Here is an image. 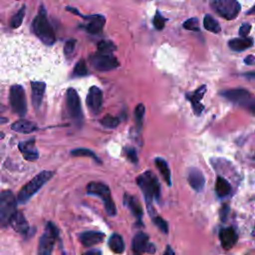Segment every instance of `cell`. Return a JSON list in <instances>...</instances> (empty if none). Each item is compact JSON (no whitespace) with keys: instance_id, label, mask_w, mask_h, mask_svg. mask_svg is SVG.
Segmentation results:
<instances>
[{"instance_id":"6da1fadb","label":"cell","mask_w":255,"mask_h":255,"mask_svg":"<svg viewBox=\"0 0 255 255\" xmlns=\"http://www.w3.org/2000/svg\"><path fill=\"white\" fill-rule=\"evenodd\" d=\"M136 183L143 193L150 216L154 215L152 202L154 200H158L160 197V184L157 177L153 172L146 170L137 176Z\"/></svg>"},{"instance_id":"7a4b0ae2","label":"cell","mask_w":255,"mask_h":255,"mask_svg":"<svg viewBox=\"0 0 255 255\" xmlns=\"http://www.w3.org/2000/svg\"><path fill=\"white\" fill-rule=\"evenodd\" d=\"M32 29L34 34L46 45H53L56 41V36L54 29L49 22L47 15H46V10L43 5L40 6L39 12L37 16L34 18L33 24H32Z\"/></svg>"},{"instance_id":"3957f363","label":"cell","mask_w":255,"mask_h":255,"mask_svg":"<svg viewBox=\"0 0 255 255\" xmlns=\"http://www.w3.org/2000/svg\"><path fill=\"white\" fill-rule=\"evenodd\" d=\"M54 175V171L51 170H43L35 175L28 183H26L18 193L17 202L20 204L26 203L37 191Z\"/></svg>"},{"instance_id":"277c9868","label":"cell","mask_w":255,"mask_h":255,"mask_svg":"<svg viewBox=\"0 0 255 255\" xmlns=\"http://www.w3.org/2000/svg\"><path fill=\"white\" fill-rule=\"evenodd\" d=\"M17 199L11 190L0 192V229L11 224L17 213Z\"/></svg>"},{"instance_id":"5b68a950","label":"cell","mask_w":255,"mask_h":255,"mask_svg":"<svg viewBox=\"0 0 255 255\" xmlns=\"http://www.w3.org/2000/svg\"><path fill=\"white\" fill-rule=\"evenodd\" d=\"M225 99L232 104L244 108L251 114L255 115V97L245 89H231L221 93Z\"/></svg>"},{"instance_id":"8992f818","label":"cell","mask_w":255,"mask_h":255,"mask_svg":"<svg viewBox=\"0 0 255 255\" xmlns=\"http://www.w3.org/2000/svg\"><path fill=\"white\" fill-rule=\"evenodd\" d=\"M87 193L100 197L103 200L106 211L110 216H115L117 214L116 204L112 198L111 190L107 184L103 182L92 181L87 185Z\"/></svg>"},{"instance_id":"52a82bcc","label":"cell","mask_w":255,"mask_h":255,"mask_svg":"<svg viewBox=\"0 0 255 255\" xmlns=\"http://www.w3.org/2000/svg\"><path fill=\"white\" fill-rule=\"evenodd\" d=\"M58 235L59 231L56 225L51 221L47 222L45 230L39 240L37 255H51Z\"/></svg>"},{"instance_id":"ba28073f","label":"cell","mask_w":255,"mask_h":255,"mask_svg":"<svg viewBox=\"0 0 255 255\" xmlns=\"http://www.w3.org/2000/svg\"><path fill=\"white\" fill-rule=\"evenodd\" d=\"M212 9L222 18L233 20L240 12V4L237 0H212Z\"/></svg>"},{"instance_id":"9c48e42d","label":"cell","mask_w":255,"mask_h":255,"mask_svg":"<svg viewBox=\"0 0 255 255\" xmlns=\"http://www.w3.org/2000/svg\"><path fill=\"white\" fill-rule=\"evenodd\" d=\"M91 65L100 72H108L119 67L120 63L113 54L97 52L90 56Z\"/></svg>"},{"instance_id":"30bf717a","label":"cell","mask_w":255,"mask_h":255,"mask_svg":"<svg viewBox=\"0 0 255 255\" xmlns=\"http://www.w3.org/2000/svg\"><path fill=\"white\" fill-rule=\"evenodd\" d=\"M9 99L13 112L20 116H24L27 112V101L25 91L21 85L15 84L10 88Z\"/></svg>"},{"instance_id":"8fae6325","label":"cell","mask_w":255,"mask_h":255,"mask_svg":"<svg viewBox=\"0 0 255 255\" xmlns=\"http://www.w3.org/2000/svg\"><path fill=\"white\" fill-rule=\"evenodd\" d=\"M66 103H67V109L70 114V116L77 122H82L83 114H82V108H81V101L80 97L77 93V91L73 88H69L67 90L66 94Z\"/></svg>"},{"instance_id":"7c38bea8","label":"cell","mask_w":255,"mask_h":255,"mask_svg":"<svg viewBox=\"0 0 255 255\" xmlns=\"http://www.w3.org/2000/svg\"><path fill=\"white\" fill-rule=\"evenodd\" d=\"M131 248L133 255H143L146 252L153 253L155 251V246L149 242L148 236L143 232H137L134 235Z\"/></svg>"},{"instance_id":"4fadbf2b","label":"cell","mask_w":255,"mask_h":255,"mask_svg":"<svg viewBox=\"0 0 255 255\" xmlns=\"http://www.w3.org/2000/svg\"><path fill=\"white\" fill-rule=\"evenodd\" d=\"M86 103L89 111L93 115H98L101 112L103 106V93L101 89L96 86L91 87L87 96Z\"/></svg>"},{"instance_id":"5bb4252c","label":"cell","mask_w":255,"mask_h":255,"mask_svg":"<svg viewBox=\"0 0 255 255\" xmlns=\"http://www.w3.org/2000/svg\"><path fill=\"white\" fill-rule=\"evenodd\" d=\"M205 92H206V86H200L197 90L193 91L192 93H187L185 96L186 99L191 104L194 114L197 116H199L204 110V106L201 104L200 101L203 98Z\"/></svg>"},{"instance_id":"9a60e30c","label":"cell","mask_w":255,"mask_h":255,"mask_svg":"<svg viewBox=\"0 0 255 255\" xmlns=\"http://www.w3.org/2000/svg\"><path fill=\"white\" fill-rule=\"evenodd\" d=\"M87 19V24L85 25V29L88 33L96 35L102 32L104 25L106 23V19L102 15H90V16H83Z\"/></svg>"},{"instance_id":"2e32d148","label":"cell","mask_w":255,"mask_h":255,"mask_svg":"<svg viewBox=\"0 0 255 255\" xmlns=\"http://www.w3.org/2000/svg\"><path fill=\"white\" fill-rule=\"evenodd\" d=\"M187 180L189 185L197 192L201 191L204 188V183H205L204 175L201 172V170L196 167H191L188 169Z\"/></svg>"},{"instance_id":"e0dca14e","label":"cell","mask_w":255,"mask_h":255,"mask_svg":"<svg viewBox=\"0 0 255 255\" xmlns=\"http://www.w3.org/2000/svg\"><path fill=\"white\" fill-rule=\"evenodd\" d=\"M19 150L21 151L23 157L29 161H34L38 159L39 152L35 145V139L31 138L26 141H22L19 143Z\"/></svg>"},{"instance_id":"ac0fdd59","label":"cell","mask_w":255,"mask_h":255,"mask_svg":"<svg viewBox=\"0 0 255 255\" xmlns=\"http://www.w3.org/2000/svg\"><path fill=\"white\" fill-rule=\"evenodd\" d=\"M219 239H220L221 246L224 249H230L237 242L238 236H237L236 231L232 227H226V228H222L220 230Z\"/></svg>"},{"instance_id":"d6986e66","label":"cell","mask_w":255,"mask_h":255,"mask_svg":"<svg viewBox=\"0 0 255 255\" xmlns=\"http://www.w3.org/2000/svg\"><path fill=\"white\" fill-rule=\"evenodd\" d=\"M105 234L100 231H85L79 235V240L86 247H91L103 242Z\"/></svg>"},{"instance_id":"ffe728a7","label":"cell","mask_w":255,"mask_h":255,"mask_svg":"<svg viewBox=\"0 0 255 255\" xmlns=\"http://www.w3.org/2000/svg\"><path fill=\"white\" fill-rule=\"evenodd\" d=\"M46 90V84L40 81H34L31 84V98L33 106L38 109L42 103Z\"/></svg>"},{"instance_id":"44dd1931","label":"cell","mask_w":255,"mask_h":255,"mask_svg":"<svg viewBox=\"0 0 255 255\" xmlns=\"http://www.w3.org/2000/svg\"><path fill=\"white\" fill-rule=\"evenodd\" d=\"M124 203L131 211L133 216L138 221H141V218H142V208H141L140 203L138 202L137 198L135 196L129 195L128 193H125V195H124Z\"/></svg>"},{"instance_id":"7402d4cb","label":"cell","mask_w":255,"mask_h":255,"mask_svg":"<svg viewBox=\"0 0 255 255\" xmlns=\"http://www.w3.org/2000/svg\"><path fill=\"white\" fill-rule=\"evenodd\" d=\"M10 225L12 226V228H13L16 232H18V233H20V234H22V235H26V234L29 232V224H28V221L26 220V218H25V216L23 215V213L20 212V211H17V213H16V215L14 216L13 220L11 221V224H10Z\"/></svg>"},{"instance_id":"603a6c76","label":"cell","mask_w":255,"mask_h":255,"mask_svg":"<svg viewBox=\"0 0 255 255\" xmlns=\"http://www.w3.org/2000/svg\"><path fill=\"white\" fill-rule=\"evenodd\" d=\"M11 128L17 132L21 133H30L37 129V127L34 123L26 120H18L14 122L11 126Z\"/></svg>"},{"instance_id":"cb8c5ba5","label":"cell","mask_w":255,"mask_h":255,"mask_svg":"<svg viewBox=\"0 0 255 255\" xmlns=\"http://www.w3.org/2000/svg\"><path fill=\"white\" fill-rule=\"evenodd\" d=\"M228 45L230 49L239 52L250 48L253 45V40L250 38H235L230 40Z\"/></svg>"},{"instance_id":"d4e9b609","label":"cell","mask_w":255,"mask_h":255,"mask_svg":"<svg viewBox=\"0 0 255 255\" xmlns=\"http://www.w3.org/2000/svg\"><path fill=\"white\" fill-rule=\"evenodd\" d=\"M231 191V185L230 183L223 178L222 176H217L216 182H215V192L218 197H225L227 196Z\"/></svg>"},{"instance_id":"484cf974","label":"cell","mask_w":255,"mask_h":255,"mask_svg":"<svg viewBox=\"0 0 255 255\" xmlns=\"http://www.w3.org/2000/svg\"><path fill=\"white\" fill-rule=\"evenodd\" d=\"M109 247L116 254H122L125 251V242L120 234H113L109 239Z\"/></svg>"},{"instance_id":"4316f807","label":"cell","mask_w":255,"mask_h":255,"mask_svg":"<svg viewBox=\"0 0 255 255\" xmlns=\"http://www.w3.org/2000/svg\"><path fill=\"white\" fill-rule=\"evenodd\" d=\"M154 163L158 168L160 174L162 175L163 179L167 183V185H171V175H170V170L167 165V162L161 157H156L154 159Z\"/></svg>"},{"instance_id":"83f0119b","label":"cell","mask_w":255,"mask_h":255,"mask_svg":"<svg viewBox=\"0 0 255 255\" xmlns=\"http://www.w3.org/2000/svg\"><path fill=\"white\" fill-rule=\"evenodd\" d=\"M203 25H204V28L209 32H212V33L220 32V25L211 15H205L203 19Z\"/></svg>"},{"instance_id":"f1b7e54d","label":"cell","mask_w":255,"mask_h":255,"mask_svg":"<svg viewBox=\"0 0 255 255\" xmlns=\"http://www.w3.org/2000/svg\"><path fill=\"white\" fill-rule=\"evenodd\" d=\"M71 154L73 156H89V157H92L94 160H96L98 162H101V160L96 155V153L94 151H92L91 149H88V148L80 147V148L73 149V150H71Z\"/></svg>"},{"instance_id":"f546056e","label":"cell","mask_w":255,"mask_h":255,"mask_svg":"<svg viewBox=\"0 0 255 255\" xmlns=\"http://www.w3.org/2000/svg\"><path fill=\"white\" fill-rule=\"evenodd\" d=\"M117 49V47L114 45L111 41H101L98 44V52L100 53H106V54H113V52Z\"/></svg>"},{"instance_id":"4dcf8cb0","label":"cell","mask_w":255,"mask_h":255,"mask_svg":"<svg viewBox=\"0 0 255 255\" xmlns=\"http://www.w3.org/2000/svg\"><path fill=\"white\" fill-rule=\"evenodd\" d=\"M24 16H25V6H23L21 9H19L18 12L12 17V19L10 21V26L12 28H18L19 26H21Z\"/></svg>"},{"instance_id":"1f68e13d","label":"cell","mask_w":255,"mask_h":255,"mask_svg":"<svg viewBox=\"0 0 255 255\" xmlns=\"http://www.w3.org/2000/svg\"><path fill=\"white\" fill-rule=\"evenodd\" d=\"M100 122H101L102 126H104L107 128H115L120 124V120L111 115H107Z\"/></svg>"},{"instance_id":"d6a6232c","label":"cell","mask_w":255,"mask_h":255,"mask_svg":"<svg viewBox=\"0 0 255 255\" xmlns=\"http://www.w3.org/2000/svg\"><path fill=\"white\" fill-rule=\"evenodd\" d=\"M143 116H144V106L142 104H139L135 107V110H134V120H135L137 129L141 128Z\"/></svg>"},{"instance_id":"836d02e7","label":"cell","mask_w":255,"mask_h":255,"mask_svg":"<svg viewBox=\"0 0 255 255\" xmlns=\"http://www.w3.org/2000/svg\"><path fill=\"white\" fill-rule=\"evenodd\" d=\"M74 75L76 76H86L88 74V70H87V65H86V62L85 60H80L75 68H74V72H73Z\"/></svg>"},{"instance_id":"e575fe53","label":"cell","mask_w":255,"mask_h":255,"mask_svg":"<svg viewBox=\"0 0 255 255\" xmlns=\"http://www.w3.org/2000/svg\"><path fill=\"white\" fill-rule=\"evenodd\" d=\"M151 218H152V221H153L154 225H156L162 232H164V233H167V232H168V225H167V222H166L163 218H161L160 216H157V215H155V214L152 215Z\"/></svg>"},{"instance_id":"d590c367","label":"cell","mask_w":255,"mask_h":255,"mask_svg":"<svg viewBox=\"0 0 255 255\" xmlns=\"http://www.w3.org/2000/svg\"><path fill=\"white\" fill-rule=\"evenodd\" d=\"M183 27L191 31H199V24L197 18H190L183 23Z\"/></svg>"},{"instance_id":"8d00e7d4","label":"cell","mask_w":255,"mask_h":255,"mask_svg":"<svg viewBox=\"0 0 255 255\" xmlns=\"http://www.w3.org/2000/svg\"><path fill=\"white\" fill-rule=\"evenodd\" d=\"M165 18H163L161 16V14L156 11L155 13V16H154V19H153V26L155 27V29L157 30H162L164 28V25H165Z\"/></svg>"},{"instance_id":"74e56055","label":"cell","mask_w":255,"mask_h":255,"mask_svg":"<svg viewBox=\"0 0 255 255\" xmlns=\"http://www.w3.org/2000/svg\"><path fill=\"white\" fill-rule=\"evenodd\" d=\"M76 43H77V41L75 39H70L65 43V45H64V54L66 56H70L74 52L75 47H76Z\"/></svg>"},{"instance_id":"f35d334b","label":"cell","mask_w":255,"mask_h":255,"mask_svg":"<svg viewBox=\"0 0 255 255\" xmlns=\"http://www.w3.org/2000/svg\"><path fill=\"white\" fill-rule=\"evenodd\" d=\"M125 152H126V155L127 157L131 161V162H137V155H136V152L135 150L132 148V147H127L125 148Z\"/></svg>"},{"instance_id":"ab89813d","label":"cell","mask_w":255,"mask_h":255,"mask_svg":"<svg viewBox=\"0 0 255 255\" xmlns=\"http://www.w3.org/2000/svg\"><path fill=\"white\" fill-rule=\"evenodd\" d=\"M250 30H251V25L244 23L239 28V35L241 36V38H247Z\"/></svg>"},{"instance_id":"60d3db41","label":"cell","mask_w":255,"mask_h":255,"mask_svg":"<svg viewBox=\"0 0 255 255\" xmlns=\"http://www.w3.org/2000/svg\"><path fill=\"white\" fill-rule=\"evenodd\" d=\"M83 255H102V252L99 249H91V250L85 252Z\"/></svg>"},{"instance_id":"b9f144b4","label":"cell","mask_w":255,"mask_h":255,"mask_svg":"<svg viewBox=\"0 0 255 255\" xmlns=\"http://www.w3.org/2000/svg\"><path fill=\"white\" fill-rule=\"evenodd\" d=\"M162 255H175V253H174L173 249L170 246H167L165 251H164V253Z\"/></svg>"},{"instance_id":"7bdbcfd3","label":"cell","mask_w":255,"mask_h":255,"mask_svg":"<svg viewBox=\"0 0 255 255\" xmlns=\"http://www.w3.org/2000/svg\"><path fill=\"white\" fill-rule=\"evenodd\" d=\"M254 62H255V60H254V57H253V56H247V57L245 58V63H246L247 65L254 64Z\"/></svg>"},{"instance_id":"ee69618b","label":"cell","mask_w":255,"mask_h":255,"mask_svg":"<svg viewBox=\"0 0 255 255\" xmlns=\"http://www.w3.org/2000/svg\"><path fill=\"white\" fill-rule=\"evenodd\" d=\"M248 14H252V15H255V5L248 11Z\"/></svg>"},{"instance_id":"f6af8a7d","label":"cell","mask_w":255,"mask_h":255,"mask_svg":"<svg viewBox=\"0 0 255 255\" xmlns=\"http://www.w3.org/2000/svg\"><path fill=\"white\" fill-rule=\"evenodd\" d=\"M4 136H5V134H4V132H2V131H0V139H2V138H4Z\"/></svg>"}]
</instances>
